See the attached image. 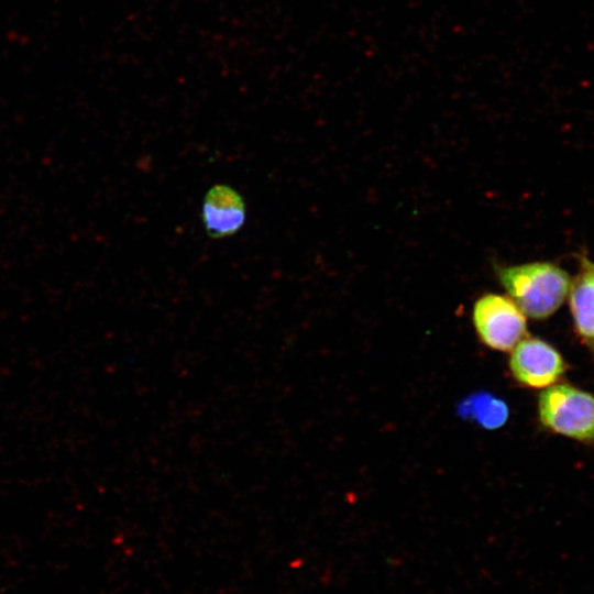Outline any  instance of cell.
<instances>
[{
	"instance_id": "obj_5",
	"label": "cell",
	"mask_w": 594,
	"mask_h": 594,
	"mask_svg": "<svg viewBox=\"0 0 594 594\" xmlns=\"http://www.w3.org/2000/svg\"><path fill=\"white\" fill-rule=\"evenodd\" d=\"M246 220V206L238 190L227 184H216L202 199L201 221L212 239L237 234Z\"/></svg>"
},
{
	"instance_id": "obj_6",
	"label": "cell",
	"mask_w": 594,
	"mask_h": 594,
	"mask_svg": "<svg viewBox=\"0 0 594 594\" xmlns=\"http://www.w3.org/2000/svg\"><path fill=\"white\" fill-rule=\"evenodd\" d=\"M569 292L575 329L594 355V263L586 257H582L581 270Z\"/></svg>"
},
{
	"instance_id": "obj_7",
	"label": "cell",
	"mask_w": 594,
	"mask_h": 594,
	"mask_svg": "<svg viewBox=\"0 0 594 594\" xmlns=\"http://www.w3.org/2000/svg\"><path fill=\"white\" fill-rule=\"evenodd\" d=\"M462 415L471 418L485 429H497L508 418V407L499 398L482 393L469 397L461 404Z\"/></svg>"
},
{
	"instance_id": "obj_3",
	"label": "cell",
	"mask_w": 594,
	"mask_h": 594,
	"mask_svg": "<svg viewBox=\"0 0 594 594\" xmlns=\"http://www.w3.org/2000/svg\"><path fill=\"white\" fill-rule=\"evenodd\" d=\"M475 331L486 346L512 351L527 336L525 314L508 296L487 293L472 309Z\"/></svg>"
},
{
	"instance_id": "obj_4",
	"label": "cell",
	"mask_w": 594,
	"mask_h": 594,
	"mask_svg": "<svg viewBox=\"0 0 594 594\" xmlns=\"http://www.w3.org/2000/svg\"><path fill=\"white\" fill-rule=\"evenodd\" d=\"M513 377L524 386L549 387L564 373L566 366L557 349L538 338H524L509 359Z\"/></svg>"
},
{
	"instance_id": "obj_2",
	"label": "cell",
	"mask_w": 594,
	"mask_h": 594,
	"mask_svg": "<svg viewBox=\"0 0 594 594\" xmlns=\"http://www.w3.org/2000/svg\"><path fill=\"white\" fill-rule=\"evenodd\" d=\"M539 418L551 431L594 443V395L566 384L551 385L538 400Z\"/></svg>"
},
{
	"instance_id": "obj_1",
	"label": "cell",
	"mask_w": 594,
	"mask_h": 594,
	"mask_svg": "<svg viewBox=\"0 0 594 594\" xmlns=\"http://www.w3.org/2000/svg\"><path fill=\"white\" fill-rule=\"evenodd\" d=\"M494 270L508 296L532 319H546L557 311L571 286L569 274L549 262L495 265Z\"/></svg>"
}]
</instances>
